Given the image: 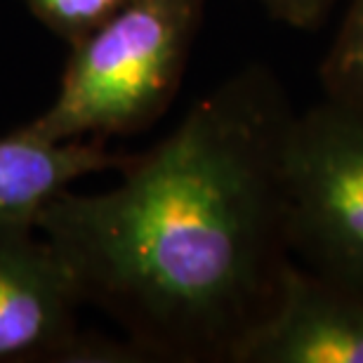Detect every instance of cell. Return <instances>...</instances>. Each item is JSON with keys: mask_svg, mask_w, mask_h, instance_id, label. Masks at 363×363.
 <instances>
[{"mask_svg": "<svg viewBox=\"0 0 363 363\" xmlns=\"http://www.w3.org/2000/svg\"><path fill=\"white\" fill-rule=\"evenodd\" d=\"M267 64H248L189 108L118 184L71 189L35 217L83 304L147 361L236 363L272 314L288 267L286 144L295 118Z\"/></svg>", "mask_w": 363, "mask_h": 363, "instance_id": "cell-1", "label": "cell"}, {"mask_svg": "<svg viewBox=\"0 0 363 363\" xmlns=\"http://www.w3.org/2000/svg\"><path fill=\"white\" fill-rule=\"evenodd\" d=\"M206 0H128L71 45L52 104L26 130L52 142L135 135L179 90Z\"/></svg>", "mask_w": 363, "mask_h": 363, "instance_id": "cell-2", "label": "cell"}, {"mask_svg": "<svg viewBox=\"0 0 363 363\" xmlns=\"http://www.w3.org/2000/svg\"><path fill=\"white\" fill-rule=\"evenodd\" d=\"M286 191L293 257L363 288V108L323 97L295 113Z\"/></svg>", "mask_w": 363, "mask_h": 363, "instance_id": "cell-3", "label": "cell"}, {"mask_svg": "<svg viewBox=\"0 0 363 363\" xmlns=\"http://www.w3.org/2000/svg\"><path fill=\"white\" fill-rule=\"evenodd\" d=\"M81 297L52 243L31 224H0V363H76Z\"/></svg>", "mask_w": 363, "mask_h": 363, "instance_id": "cell-4", "label": "cell"}, {"mask_svg": "<svg viewBox=\"0 0 363 363\" xmlns=\"http://www.w3.org/2000/svg\"><path fill=\"white\" fill-rule=\"evenodd\" d=\"M236 363H363V288L295 259Z\"/></svg>", "mask_w": 363, "mask_h": 363, "instance_id": "cell-5", "label": "cell"}, {"mask_svg": "<svg viewBox=\"0 0 363 363\" xmlns=\"http://www.w3.org/2000/svg\"><path fill=\"white\" fill-rule=\"evenodd\" d=\"M130 154L101 140L52 142L24 125L0 137V224H31L50 201L88 175L121 170Z\"/></svg>", "mask_w": 363, "mask_h": 363, "instance_id": "cell-6", "label": "cell"}, {"mask_svg": "<svg viewBox=\"0 0 363 363\" xmlns=\"http://www.w3.org/2000/svg\"><path fill=\"white\" fill-rule=\"evenodd\" d=\"M325 99L363 108V0H350L318 67Z\"/></svg>", "mask_w": 363, "mask_h": 363, "instance_id": "cell-7", "label": "cell"}, {"mask_svg": "<svg viewBox=\"0 0 363 363\" xmlns=\"http://www.w3.org/2000/svg\"><path fill=\"white\" fill-rule=\"evenodd\" d=\"M21 3L50 33L74 45L128 0H21Z\"/></svg>", "mask_w": 363, "mask_h": 363, "instance_id": "cell-8", "label": "cell"}, {"mask_svg": "<svg viewBox=\"0 0 363 363\" xmlns=\"http://www.w3.org/2000/svg\"><path fill=\"white\" fill-rule=\"evenodd\" d=\"M337 0H262L269 17L293 28H316Z\"/></svg>", "mask_w": 363, "mask_h": 363, "instance_id": "cell-9", "label": "cell"}]
</instances>
